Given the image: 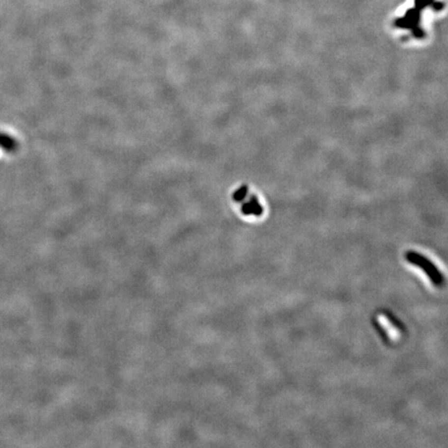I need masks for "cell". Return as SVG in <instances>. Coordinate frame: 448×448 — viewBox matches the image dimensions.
Returning <instances> with one entry per match:
<instances>
[{
	"label": "cell",
	"mask_w": 448,
	"mask_h": 448,
	"mask_svg": "<svg viewBox=\"0 0 448 448\" xmlns=\"http://www.w3.org/2000/svg\"><path fill=\"white\" fill-rule=\"evenodd\" d=\"M406 258L408 259L409 263L413 264L421 269L422 271H424L425 275L432 280L435 285L440 286L443 284L444 278L442 274L439 272V270L435 267L432 261L428 260L425 256L416 253V252H408L406 254Z\"/></svg>",
	"instance_id": "6da1fadb"
},
{
	"label": "cell",
	"mask_w": 448,
	"mask_h": 448,
	"mask_svg": "<svg viewBox=\"0 0 448 448\" xmlns=\"http://www.w3.org/2000/svg\"><path fill=\"white\" fill-rule=\"evenodd\" d=\"M0 147H2L4 151L12 152L17 147V143L11 136L0 133Z\"/></svg>",
	"instance_id": "7a4b0ae2"
}]
</instances>
